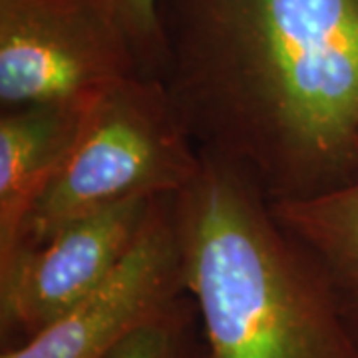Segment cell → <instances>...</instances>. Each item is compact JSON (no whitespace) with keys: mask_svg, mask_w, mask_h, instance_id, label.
Wrapping results in <instances>:
<instances>
[{"mask_svg":"<svg viewBox=\"0 0 358 358\" xmlns=\"http://www.w3.org/2000/svg\"><path fill=\"white\" fill-rule=\"evenodd\" d=\"M162 82L201 154L268 201L358 173V0H159Z\"/></svg>","mask_w":358,"mask_h":358,"instance_id":"cell-1","label":"cell"},{"mask_svg":"<svg viewBox=\"0 0 358 358\" xmlns=\"http://www.w3.org/2000/svg\"><path fill=\"white\" fill-rule=\"evenodd\" d=\"M176 213L185 289L211 358H358L324 275L253 179L201 154Z\"/></svg>","mask_w":358,"mask_h":358,"instance_id":"cell-2","label":"cell"},{"mask_svg":"<svg viewBox=\"0 0 358 358\" xmlns=\"http://www.w3.org/2000/svg\"><path fill=\"white\" fill-rule=\"evenodd\" d=\"M199 167L201 152L162 78H124L84 103L74 143L14 251L46 243L110 205L176 195Z\"/></svg>","mask_w":358,"mask_h":358,"instance_id":"cell-3","label":"cell"},{"mask_svg":"<svg viewBox=\"0 0 358 358\" xmlns=\"http://www.w3.org/2000/svg\"><path fill=\"white\" fill-rule=\"evenodd\" d=\"M141 74L108 0H0L2 110L86 102Z\"/></svg>","mask_w":358,"mask_h":358,"instance_id":"cell-4","label":"cell"},{"mask_svg":"<svg viewBox=\"0 0 358 358\" xmlns=\"http://www.w3.org/2000/svg\"><path fill=\"white\" fill-rule=\"evenodd\" d=\"M187 293L176 195L155 197L122 263L76 307L0 358H110Z\"/></svg>","mask_w":358,"mask_h":358,"instance_id":"cell-5","label":"cell"},{"mask_svg":"<svg viewBox=\"0 0 358 358\" xmlns=\"http://www.w3.org/2000/svg\"><path fill=\"white\" fill-rule=\"evenodd\" d=\"M154 199L110 205L72 221L50 241L2 259V348L26 343L94 293L134 245Z\"/></svg>","mask_w":358,"mask_h":358,"instance_id":"cell-6","label":"cell"},{"mask_svg":"<svg viewBox=\"0 0 358 358\" xmlns=\"http://www.w3.org/2000/svg\"><path fill=\"white\" fill-rule=\"evenodd\" d=\"M86 102L32 103L2 110L0 261L18 247L34 205L64 164Z\"/></svg>","mask_w":358,"mask_h":358,"instance_id":"cell-7","label":"cell"},{"mask_svg":"<svg viewBox=\"0 0 358 358\" xmlns=\"http://www.w3.org/2000/svg\"><path fill=\"white\" fill-rule=\"evenodd\" d=\"M271 211L324 275L358 345V173L315 197L273 201Z\"/></svg>","mask_w":358,"mask_h":358,"instance_id":"cell-8","label":"cell"},{"mask_svg":"<svg viewBox=\"0 0 358 358\" xmlns=\"http://www.w3.org/2000/svg\"><path fill=\"white\" fill-rule=\"evenodd\" d=\"M110 358H211L189 293L126 338Z\"/></svg>","mask_w":358,"mask_h":358,"instance_id":"cell-9","label":"cell"},{"mask_svg":"<svg viewBox=\"0 0 358 358\" xmlns=\"http://www.w3.org/2000/svg\"><path fill=\"white\" fill-rule=\"evenodd\" d=\"M115 16L126 28L138 54L143 76L162 78L164 38L159 24V0H108Z\"/></svg>","mask_w":358,"mask_h":358,"instance_id":"cell-10","label":"cell"}]
</instances>
